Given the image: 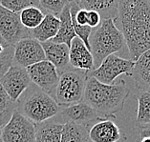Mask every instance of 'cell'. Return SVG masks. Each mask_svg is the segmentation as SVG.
I'll return each instance as SVG.
<instances>
[{
	"label": "cell",
	"instance_id": "1",
	"mask_svg": "<svg viewBox=\"0 0 150 142\" xmlns=\"http://www.w3.org/2000/svg\"><path fill=\"white\" fill-rule=\"evenodd\" d=\"M125 41L130 59H137L150 50V1L120 0L114 19Z\"/></svg>",
	"mask_w": 150,
	"mask_h": 142
},
{
	"label": "cell",
	"instance_id": "2",
	"mask_svg": "<svg viewBox=\"0 0 150 142\" xmlns=\"http://www.w3.org/2000/svg\"><path fill=\"white\" fill-rule=\"evenodd\" d=\"M130 93L124 80L114 84H103L88 76L82 101L91 106L101 117L114 116L122 111Z\"/></svg>",
	"mask_w": 150,
	"mask_h": 142
},
{
	"label": "cell",
	"instance_id": "3",
	"mask_svg": "<svg viewBox=\"0 0 150 142\" xmlns=\"http://www.w3.org/2000/svg\"><path fill=\"white\" fill-rule=\"evenodd\" d=\"M89 45L94 58V70L100 66L107 56L120 52L126 46L114 19L101 20L100 26L91 32Z\"/></svg>",
	"mask_w": 150,
	"mask_h": 142
},
{
	"label": "cell",
	"instance_id": "4",
	"mask_svg": "<svg viewBox=\"0 0 150 142\" xmlns=\"http://www.w3.org/2000/svg\"><path fill=\"white\" fill-rule=\"evenodd\" d=\"M16 110L35 124L48 121L59 112L54 98L36 86H31L17 100Z\"/></svg>",
	"mask_w": 150,
	"mask_h": 142
},
{
	"label": "cell",
	"instance_id": "5",
	"mask_svg": "<svg viewBox=\"0 0 150 142\" xmlns=\"http://www.w3.org/2000/svg\"><path fill=\"white\" fill-rule=\"evenodd\" d=\"M88 72L76 69H68L59 74L54 93V100L59 106H70L82 101Z\"/></svg>",
	"mask_w": 150,
	"mask_h": 142
},
{
	"label": "cell",
	"instance_id": "6",
	"mask_svg": "<svg viewBox=\"0 0 150 142\" xmlns=\"http://www.w3.org/2000/svg\"><path fill=\"white\" fill-rule=\"evenodd\" d=\"M135 62L131 59L122 58L117 54H111L102 61L97 69L88 72L98 82L103 84H114L115 79L120 75L132 76Z\"/></svg>",
	"mask_w": 150,
	"mask_h": 142
},
{
	"label": "cell",
	"instance_id": "7",
	"mask_svg": "<svg viewBox=\"0 0 150 142\" xmlns=\"http://www.w3.org/2000/svg\"><path fill=\"white\" fill-rule=\"evenodd\" d=\"M36 126L17 110L2 128V142H35Z\"/></svg>",
	"mask_w": 150,
	"mask_h": 142
},
{
	"label": "cell",
	"instance_id": "8",
	"mask_svg": "<svg viewBox=\"0 0 150 142\" xmlns=\"http://www.w3.org/2000/svg\"><path fill=\"white\" fill-rule=\"evenodd\" d=\"M31 37L30 31L21 24L19 14L0 5V38L6 46H14L24 38Z\"/></svg>",
	"mask_w": 150,
	"mask_h": 142
},
{
	"label": "cell",
	"instance_id": "9",
	"mask_svg": "<svg viewBox=\"0 0 150 142\" xmlns=\"http://www.w3.org/2000/svg\"><path fill=\"white\" fill-rule=\"evenodd\" d=\"M31 81L43 92L54 97L59 80V74L49 61L44 60L27 68Z\"/></svg>",
	"mask_w": 150,
	"mask_h": 142
},
{
	"label": "cell",
	"instance_id": "10",
	"mask_svg": "<svg viewBox=\"0 0 150 142\" xmlns=\"http://www.w3.org/2000/svg\"><path fill=\"white\" fill-rule=\"evenodd\" d=\"M31 82L27 69L16 64H13L0 79V85L13 102H17L25 91L30 87Z\"/></svg>",
	"mask_w": 150,
	"mask_h": 142
},
{
	"label": "cell",
	"instance_id": "11",
	"mask_svg": "<svg viewBox=\"0 0 150 142\" xmlns=\"http://www.w3.org/2000/svg\"><path fill=\"white\" fill-rule=\"evenodd\" d=\"M13 64L28 68L38 62L46 60L41 43L32 37L24 38L13 46Z\"/></svg>",
	"mask_w": 150,
	"mask_h": 142
},
{
	"label": "cell",
	"instance_id": "12",
	"mask_svg": "<svg viewBox=\"0 0 150 142\" xmlns=\"http://www.w3.org/2000/svg\"><path fill=\"white\" fill-rule=\"evenodd\" d=\"M60 115L64 123L72 122L86 127L94 120L102 118L92 107L83 101L64 108L60 112Z\"/></svg>",
	"mask_w": 150,
	"mask_h": 142
},
{
	"label": "cell",
	"instance_id": "13",
	"mask_svg": "<svg viewBox=\"0 0 150 142\" xmlns=\"http://www.w3.org/2000/svg\"><path fill=\"white\" fill-rule=\"evenodd\" d=\"M70 66L76 70L89 72L94 70V58L90 50L78 36L72 40L69 52Z\"/></svg>",
	"mask_w": 150,
	"mask_h": 142
},
{
	"label": "cell",
	"instance_id": "14",
	"mask_svg": "<svg viewBox=\"0 0 150 142\" xmlns=\"http://www.w3.org/2000/svg\"><path fill=\"white\" fill-rule=\"evenodd\" d=\"M88 138L92 142H119L122 131L114 121L101 118L88 130Z\"/></svg>",
	"mask_w": 150,
	"mask_h": 142
},
{
	"label": "cell",
	"instance_id": "15",
	"mask_svg": "<svg viewBox=\"0 0 150 142\" xmlns=\"http://www.w3.org/2000/svg\"><path fill=\"white\" fill-rule=\"evenodd\" d=\"M41 46L44 50L46 60L54 65L58 74L63 72V70H68L70 67V63H69L70 48L66 44L54 43L50 40V41L41 43Z\"/></svg>",
	"mask_w": 150,
	"mask_h": 142
},
{
	"label": "cell",
	"instance_id": "16",
	"mask_svg": "<svg viewBox=\"0 0 150 142\" xmlns=\"http://www.w3.org/2000/svg\"><path fill=\"white\" fill-rule=\"evenodd\" d=\"M70 14L76 35L90 50L89 37L93 29L88 26V11L80 9L76 1H70Z\"/></svg>",
	"mask_w": 150,
	"mask_h": 142
},
{
	"label": "cell",
	"instance_id": "17",
	"mask_svg": "<svg viewBox=\"0 0 150 142\" xmlns=\"http://www.w3.org/2000/svg\"><path fill=\"white\" fill-rule=\"evenodd\" d=\"M80 9L94 11L101 19H116L119 13V1L117 0H79L76 1Z\"/></svg>",
	"mask_w": 150,
	"mask_h": 142
},
{
	"label": "cell",
	"instance_id": "18",
	"mask_svg": "<svg viewBox=\"0 0 150 142\" xmlns=\"http://www.w3.org/2000/svg\"><path fill=\"white\" fill-rule=\"evenodd\" d=\"M132 77L142 92L150 93V50L142 53L135 62Z\"/></svg>",
	"mask_w": 150,
	"mask_h": 142
},
{
	"label": "cell",
	"instance_id": "19",
	"mask_svg": "<svg viewBox=\"0 0 150 142\" xmlns=\"http://www.w3.org/2000/svg\"><path fill=\"white\" fill-rule=\"evenodd\" d=\"M59 18L54 16V14L46 13L44 19L39 26L30 31L31 37L38 40L40 43L50 41L57 36L59 30Z\"/></svg>",
	"mask_w": 150,
	"mask_h": 142
},
{
	"label": "cell",
	"instance_id": "20",
	"mask_svg": "<svg viewBox=\"0 0 150 142\" xmlns=\"http://www.w3.org/2000/svg\"><path fill=\"white\" fill-rule=\"evenodd\" d=\"M60 20L59 30L57 36L52 41L54 43H60V44H66L70 48L72 40L76 37V32L74 31L72 20H71V14H70V1L68 4L64 7L63 11L58 16Z\"/></svg>",
	"mask_w": 150,
	"mask_h": 142
},
{
	"label": "cell",
	"instance_id": "21",
	"mask_svg": "<svg viewBox=\"0 0 150 142\" xmlns=\"http://www.w3.org/2000/svg\"><path fill=\"white\" fill-rule=\"evenodd\" d=\"M36 133L35 142H60L63 124L46 121L35 124Z\"/></svg>",
	"mask_w": 150,
	"mask_h": 142
},
{
	"label": "cell",
	"instance_id": "22",
	"mask_svg": "<svg viewBox=\"0 0 150 142\" xmlns=\"http://www.w3.org/2000/svg\"><path fill=\"white\" fill-rule=\"evenodd\" d=\"M88 130L86 126L68 122L63 123L60 142H87Z\"/></svg>",
	"mask_w": 150,
	"mask_h": 142
},
{
	"label": "cell",
	"instance_id": "23",
	"mask_svg": "<svg viewBox=\"0 0 150 142\" xmlns=\"http://www.w3.org/2000/svg\"><path fill=\"white\" fill-rule=\"evenodd\" d=\"M44 17L45 13L39 7H29L19 13L21 24L29 31L38 28Z\"/></svg>",
	"mask_w": 150,
	"mask_h": 142
},
{
	"label": "cell",
	"instance_id": "24",
	"mask_svg": "<svg viewBox=\"0 0 150 142\" xmlns=\"http://www.w3.org/2000/svg\"><path fill=\"white\" fill-rule=\"evenodd\" d=\"M16 109V102H13L3 87L0 85V126L2 128L8 124Z\"/></svg>",
	"mask_w": 150,
	"mask_h": 142
},
{
	"label": "cell",
	"instance_id": "25",
	"mask_svg": "<svg viewBox=\"0 0 150 142\" xmlns=\"http://www.w3.org/2000/svg\"><path fill=\"white\" fill-rule=\"evenodd\" d=\"M137 123L141 127L150 126V93L141 92L139 94Z\"/></svg>",
	"mask_w": 150,
	"mask_h": 142
},
{
	"label": "cell",
	"instance_id": "26",
	"mask_svg": "<svg viewBox=\"0 0 150 142\" xmlns=\"http://www.w3.org/2000/svg\"><path fill=\"white\" fill-rule=\"evenodd\" d=\"M0 5L14 13L19 14L29 7H39L38 0H0Z\"/></svg>",
	"mask_w": 150,
	"mask_h": 142
},
{
	"label": "cell",
	"instance_id": "27",
	"mask_svg": "<svg viewBox=\"0 0 150 142\" xmlns=\"http://www.w3.org/2000/svg\"><path fill=\"white\" fill-rule=\"evenodd\" d=\"M68 2L69 1H63V0H40L39 8L44 12L45 14L51 13L58 17L64 7L68 4Z\"/></svg>",
	"mask_w": 150,
	"mask_h": 142
},
{
	"label": "cell",
	"instance_id": "28",
	"mask_svg": "<svg viewBox=\"0 0 150 142\" xmlns=\"http://www.w3.org/2000/svg\"><path fill=\"white\" fill-rule=\"evenodd\" d=\"M14 48L13 46H7L0 53V79L4 75L9 68L13 65Z\"/></svg>",
	"mask_w": 150,
	"mask_h": 142
},
{
	"label": "cell",
	"instance_id": "29",
	"mask_svg": "<svg viewBox=\"0 0 150 142\" xmlns=\"http://www.w3.org/2000/svg\"><path fill=\"white\" fill-rule=\"evenodd\" d=\"M101 17L97 12L94 11H88V26L91 29L97 28L101 23Z\"/></svg>",
	"mask_w": 150,
	"mask_h": 142
},
{
	"label": "cell",
	"instance_id": "30",
	"mask_svg": "<svg viewBox=\"0 0 150 142\" xmlns=\"http://www.w3.org/2000/svg\"><path fill=\"white\" fill-rule=\"evenodd\" d=\"M139 133H140L141 137L150 136V126H148V127H140V129H139Z\"/></svg>",
	"mask_w": 150,
	"mask_h": 142
},
{
	"label": "cell",
	"instance_id": "31",
	"mask_svg": "<svg viewBox=\"0 0 150 142\" xmlns=\"http://www.w3.org/2000/svg\"><path fill=\"white\" fill-rule=\"evenodd\" d=\"M141 142H150V136L141 137Z\"/></svg>",
	"mask_w": 150,
	"mask_h": 142
},
{
	"label": "cell",
	"instance_id": "32",
	"mask_svg": "<svg viewBox=\"0 0 150 142\" xmlns=\"http://www.w3.org/2000/svg\"><path fill=\"white\" fill-rule=\"evenodd\" d=\"M1 134H2V127L0 126V142H2V140H1Z\"/></svg>",
	"mask_w": 150,
	"mask_h": 142
},
{
	"label": "cell",
	"instance_id": "33",
	"mask_svg": "<svg viewBox=\"0 0 150 142\" xmlns=\"http://www.w3.org/2000/svg\"><path fill=\"white\" fill-rule=\"evenodd\" d=\"M0 42H2V40H1V38H0ZM3 43V42H2ZM3 44H4V43H3Z\"/></svg>",
	"mask_w": 150,
	"mask_h": 142
}]
</instances>
